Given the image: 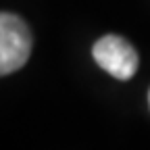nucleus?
I'll return each instance as SVG.
<instances>
[{
	"mask_svg": "<svg viewBox=\"0 0 150 150\" xmlns=\"http://www.w3.org/2000/svg\"><path fill=\"white\" fill-rule=\"evenodd\" d=\"M31 54V31L21 17L0 13V75L19 71Z\"/></svg>",
	"mask_w": 150,
	"mask_h": 150,
	"instance_id": "nucleus-1",
	"label": "nucleus"
},
{
	"mask_svg": "<svg viewBox=\"0 0 150 150\" xmlns=\"http://www.w3.org/2000/svg\"><path fill=\"white\" fill-rule=\"evenodd\" d=\"M148 102H150V92H148Z\"/></svg>",
	"mask_w": 150,
	"mask_h": 150,
	"instance_id": "nucleus-3",
	"label": "nucleus"
},
{
	"mask_svg": "<svg viewBox=\"0 0 150 150\" xmlns=\"http://www.w3.org/2000/svg\"><path fill=\"white\" fill-rule=\"evenodd\" d=\"M96 61L108 75L117 79H131L138 71V52L127 40L119 35H104L92 48Z\"/></svg>",
	"mask_w": 150,
	"mask_h": 150,
	"instance_id": "nucleus-2",
	"label": "nucleus"
}]
</instances>
